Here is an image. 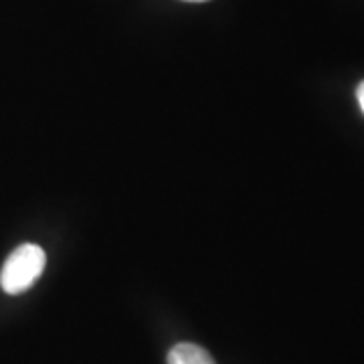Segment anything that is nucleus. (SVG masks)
<instances>
[{
    "mask_svg": "<svg viewBox=\"0 0 364 364\" xmlns=\"http://www.w3.org/2000/svg\"><path fill=\"white\" fill-rule=\"evenodd\" d=\"M168 364H215V360L205 348L182 342L168 352Z\"/></svg>",
    "mask_w": 364,
    "mask_h": 364,
    "instance_id": "f03ea898",
    "label": "nucleus"
},
{
    "mask_svg": "<svg viewBox=\"0 0 364 364\" xmlns=\"http://www.w3.org/2000/svg\"><path fill=\"white\" fill-rule=\"evenodd\" d=\"M356 100H358V105H360V109H363L364 114V81L356 87Z\"/></svg>",
    "mask_w": 364,
    "mask_h": 364,
    "instance_id": "7ed1b4c3",
    "label": "nucleus"
},
{
    "mask_svg": "<svg viewBox=\"0 0 364 364\" xmlns=\"http://www.w3.org/2000/svg\"><path fill=\"white\" fill-rule=\"evenodd\" d=\"M45 251L39 245H21L11 253V257L4 261V267L0 272V286L6 294L16 296L23 294L41 277L45 269Z\"/></svg>",
    "mask_w": 364,
    "mask_h": 364,
    "instance_id": "f257e3e1",
    "label": "nucleus"
},
{
    "mask_svg": "<svg viewBox=\"0 0 364 364\" xmlns=\"http://www.w3.org/2000/svg\"><path fill=\"white\" fill-rule=\"evenodd\" d=\"M188 2H203V0H188Z\"/></svg>",
    "mask_w": 364,
    "mask_h": 364,
    "instance_id": "20e7f679",
    "label": "nucleus"
}]
</instances>
